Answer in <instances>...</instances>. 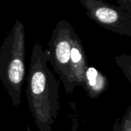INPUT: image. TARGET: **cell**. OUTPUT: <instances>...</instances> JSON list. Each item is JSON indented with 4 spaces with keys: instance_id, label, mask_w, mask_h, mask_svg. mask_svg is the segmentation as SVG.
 <instances>
[{
    "instance_id": "4",
    "label": "cell",
    "mask_w": 131,
    "mask_h": 131,
    "mask_svg": "<svg viewBox=\"0 0 131 131\" xmlns=\"http://www.w3.org/2000/svg\"><path fill=\"white\" fill-rule=\"evenodd\" d=\"M86 15L98 25L122 34L131 35V15L103 0H79Z\"/></svg>"
},
{
    "instance_id": "6",
    "label": "cell",
    "mask_w": 131,
    "mask_h": 131,
    "mask_svg": "<svg viewBox=\"0 0 131 131\" xmlns=\"http://www.w3.org/2000/svg\"><path fill=\"white\" fill-rule=\"evenodd\" d=\"M80 85L86 90L90 96H96L103 88L104 79L94 67L86 69Z\"/></svg>"
},
{
    "instance_id": "5",
    "label": "cell",
    "mask_w": 131,
    "mask_h": 131,
    "mask_svg": "<svg viewBox=\"0 0 131 131\" xmlns=\"http://www.w3.org/2000/svg\"><path fill=\"white\" fill-rule=\"evenodd\" d=\"M86 58L81 41L74 29L71 33L70 77V86L71 93L75 87L80 85L86 70Z\"/></svg>"
},
{
    "instance_id": "2",
    "label": "cell",
    "mask_w": 131,
    "mask_h": 131,
    "mask_svg": "<svg viewBox=\"0 0 131 131\" xmlns=\"http://www.w3.org/2000/svg\"><path fill=\"white\" fill-rule=\"evenodd\" d=\"M25 57V28L17 19L0 49V80L16 106L21 103L26 72Z\"/></svg>"
},
{
    "instance_id": "3",
    "label": "cell",
    "mask_w": 131,
    "mask_h": 131,
    "mask_svg": "<svg viewBox=\"0 0 131 131\" xmlns=\"http://www.w3.org/2000/svg\"><path fill=\"white\" fill-rule=\"evenodd\" d=\"M73 28L65 19L60 20L54 28L47 50L49 62L59 76L66 93H71L70 86L71 33Z\"/></svg>"
},
{
    "instance_id": "1",
    "label": "cell",
    "mask_w": 131,
    "mask_h": 131,
    "mask_svg": "<svg viewBox=\"0 0 131 131\" xmlns=\"http://www.w3.org/2000/svg\"><path fill=\"white\" fill-rule=\"evenodd\" d=\"M47 50L36 42L32 51L27 75L26 97L39 131H51L60 106L59 82L48 67Z\"/></svg>"
},
{
    "instance_id": "7",
    "label": "cell",
    "mask_w": 131,
    "mask_h": 131,
    "mask_svg": "<svg viewBox=\"0 0 131 131\" xmlns=\"http://www.w3.org/2000/svg\"><path fill=\"white\" fill-rule=\"evenodd\" d=\"M119 7L124 9L131 15V0H116Z\"/></svg>"
}]
</instances>
